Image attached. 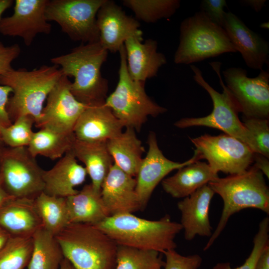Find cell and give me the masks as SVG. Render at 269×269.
I'll list each match as a JSON object with an SVG mask.
<instances>
[{
	"label": "cell",
	"instance_id": "6da1fadb",
	"mask_svg": "<svg viewBox=\"0 0 269 269\" xmlns=\"http://www.w3.org/2000/svg\"><path fill=\"white\" fill-rule=\"evenodd\" d=\"M108 51L99 41L82 44L68 53L50 59L62 74L74 78L71 91L81 103L88 106L104 103L108 91V80L101 72Z\"/></svg>",
	"mask_w": 269,
	"mask_h": 269
},
{
	"label": "cell",
	"instance_id": "7a4b0ae2",
	"mask_svg": "<svg viewBox=\"0 0 269 269\" xmlns=\"http://www.w3.org/2000/svg\"><path fill=\"white\" fill-rule=\"evenodd\" d=\"M118 245L164 254L175 249L176 235L182 230L180 223L166 215L158 220L137 217L133 213L110 216L95 225Z\"/></svg>",
	"mask_w": 269,
	"mask_h": 269
},
{
	"label": "cell",
	"instance_id": "3957f363",
	"mask_svg": "<svg viewBox=\"0 0 269 269\" xmlns=\"http://www.w3.org/2000/svg\"><path fill=\"white\" fill-rule=\"evenodd\" d=\"M223 201L221 216L204 250H208L226 227L230 217L246 208L269 214V189L263 173L254 165L243 173L218 177L208 184Z\"/></svg>",
	"mask_w": 269,
	"mask_h": 269
},
{
	"label": "cell",
	"instance_id": "277c9868",
	"mask_svg": "<svg viewBox=\"0 0 269 269\" xmlns=\"http://www.w3.org/2000/svg\"><path fill=\"white\" fill-rule=\"evenodd\" d=\"M62 75L58 66L44 65L30 71L12 68L0 75V85L12 90L7 105L12 122L23 115L30 116L37 121L49 93Z\"/></svg>",
	"mask_w": 269,
	"mask_h": 269
},
{
	"label": "cell",
	"instance_id": "5b68a950",
	"mask_svg": "<svg viewBox=\"0 0 269 269\" xmlns=\"http://www.w3.org/2000/svg\"><path fill=\"white\" fill-rule=\"evenodd\" d=\"M55 238L76 269H115L118 245L95 226L70 223Z\"/></svg>",
	"mask_w": 269,
	"mask_h": 269
},
{
	"label": "cell",
	"instance_id": "8992f818",
	"mask_svg": "<svg viewBox=\"0 0 269 269\" xmlns=\"http://www.w3.org/2000/svg\"><path fill=\"white\" fill-rule=\"evenodd\" d=\"M209 64L218 77L223 88L222 93L217 92L207 82L199 68L191 65L190 68L195 81L208 92L212 100V112L203 117L182 118L176 122L174 126L181 129L204 126L219 129L246 143L254 152L258 153L254 137L239 119V107L223 82L220 73L221 63L216 61Z\"/></svg>",
	"mask_w": 269,
	"mask_h": 269
},
{
	"label": "cell",
	"instance_id": "52a82bcc",
	"mask_svg": "<svg viewBox=\"0 0 269 269\" xmlns=\"http://www.w3.org/2000/svg\"><path fill=\"white\" fill-rule=\"evenodd\" d=\"M223 27L203 10L184 19L174 56L177 64H190L228 52H236Z\"/></svg>",
	"mask_w": 269,
	"mask_h": 269
},
{
	"label": "cell",
	"instance_id": "ba28073f",
	"mask_svg": "<svg viewBox=\"0 0 269 269\" xmlns=\"http://www.w3.org/2000/svg\"><path fill=\"white\" fill-rule=\"evenodd\" d=\"M119 79L114 91L107 96L105 104L124 128L139 132L148 117H156L167 111L146 93L144 83L132 79L129 75L124 45L119 50Z\"/></svg>",
	"mask_w": 269,
	"mask_h": 269
},
{
	"label": "cell",
	"instance_id": "9c48e42d",
	"mask_svg": "<svg viewBox=\"0 0 269 269\" xmlns=\"http://www.w3.org/2000/svg\"><path fill=\"white\" fill-rule=\"evenodd\" d=\"M43 172L27 146H5L0 153V173L3 185L14 198L34 199L42 192Z\"/></svg>",
	"mask_w": 269,
	"mask_h": 269
},
{
	"label": "cell",
	"instance_id": "30bf717a",
	"mask_svg": "<svg viewBox=\"0 0 269 269\" xmlns=\"http://www.w3.org/2000/svg\"><path fill=\"white\" fill-rule=\"evenodd\" d=\"M105 0H48L47 20L56 22L74 41L84 44L99 41L97 14Z\"/></svg>",
	"mask_w": 269,
	"mask_h": 269
},
{
	"label": "cell",
	"instance_id": "8fae6325",
	"mask_svg": "<svg viewBox=\"0 0 269 269\" xmlns=\"http://www.w3.org/2000/svg\"><path fill=\"white\" fill-rule=\"evenodd\" d=\"M195 145L199 159H205L217 173L230 175L247 170L254 162V152L244 142L226 134L218 135L205 134L190 138Z\"/></svg>",
	"mask_w": 269,
	"mask_h": 269
},
{
	"label": "cell",
	"instance_id": "7c38bea8",
	"mask_svg": "<svg viewBox=\"0 0 269 269\" xmlns=\"http://www.w3.org/2000/svg\"><path fill=\"white\" fill-rule=\"evenodd\" d=\"M226 85L244 117L269 118V72L262 69L249 77L246 69L230 67L223 71Z\"/></svg>",
	"mask_w": 269,
	"mask_h": 269
},
{
	"label": "cell",
	"instance_id": "4fadbf2b",
	"mask_svg": "<svg viewBox=\"0 0 269 269\" xmlns=\"http://www.w3.org/2000/svg\"><path fill=\"white\" fill-rule=\"evenodd\" d=\"M71 82L64 75L49 93L35 126L40 129L71 134L79 117L87 105L79 102L71 92Z\"/></svg>",
	"mask_w": 269,
	"mask_h": 269
},
{
	"label": "cell",
	"instance_id": "5bb4252c",
	"mask_svg": "<svg viewBox=\"0 0 269 269\" xmlns=\"http://www.w3.org/2000/svg\"><path fill=\"white\" fill-rule=\"evenodd\" d=\"M48 0H16L13 12L0 19V33L19 37L29 46L38 34H48L51 25L45 15Z\"/></svg>",
	"mask_w": 269,
	"mask_h": 269
},
{
	"label": "cell",
	"instance_id": "9a60e30c",
	"mask_svg": "<svg viewBox=\"0 0 269 269\" xmlns=\"http://www.w3.org/2000/svg\"><path fill=\"white\" fill-rule=\"evenodd\" d=\"M147 143L148 151L145 157L143 158L135 176L136 191L141 210L146 207L157 185L167 174L175 169L200 160L195 152L190 159L183 162L168 159L160 149L156 134L153 132L149 133Z\"/></svg>",
	"mask_w": 269,
	"mask_h": 269
},
{
	"label": "cell",
	"instance_id": "2e32d148",
	"mask_svg": "<svg viewBox=\"0 0 269 269\" xmlns=\"http://www.w3.org/2000/svg\"><path fill=\"white\" fill-rule=\"evenodd\" d=\"M96 19L99 42L108 51L119 52L129 37L142 36L138 20L127 15L113 0H105Z\"/></svg>",
	"mask_w": 269,
	"mask_h": 269
},
{
	"label": "cell",
	"instance_id": "e0dca14e",
	"mask_svg": "<svg viewBox=\"0 0 269 269\" xmlns=\"http://www.w3.org/2000/svg\"><path fill=\"white\" fill-rule=\"evenodd\" d=\"M134 177L125 172L114 163L104 180L101 195L110 214L133 213L141 210L136 191Z\"/></svg>",
	"mask_w": 269,
	"mask_h": 269
},
{
	"label": "cell",
	"instance_id": "ac0fdd59",
	"mask_svg": "<svg viewBox=\"0 0 269 269\" xmlns=\"http://www.w3.org/2000/svg\"><path fill=\"white\" fill-rule=\"evenodd\" d=\"M223 28L248 67L261 71L269 63L268 42L250 29L236 15L226 12Z\"/></svg>",
	"mask_w": 269,
	"mask_h": 269
},
{
	"label": "cell",
	"instance_id": "d6986e66",
	"mask_svg": "<svg viewBox=\"0 0 269 269\" xmlns=\"http://www.w3.org/2000/svg\"><path fill=\"white\" fill-rule=\"evenodd\" d=\"M105 102L87 106L73 130L76 139L106 142L123 132L124 126Z\"/></svg>",
	"mask_w": 269,
	"mask_h": 269
},
{
	"label": "cell",
	"instance_id": "ffe728a7",
	"mask_svg": "<svg viewBox=\"0 0 269 269\" xmlns=\"http://www.w3.org/2000/svg\"><path fill=\"white\" fill-rule=\"evenodd\" d=\"M214 194L206 184L178 202L177 207L181 215L180 224L184 230L185 240L191 241L197 235L209 237L212 235L209 210Z\"/></svg>",
	"mask_w": 269,
	"mask_h": 269
},
{
	"label": "cell",
	"instance_id": "44dd1931",
	"mask_svg": "<svg viewBox=\"0 0 269 269\" xmlns=\"http://www.w3.org/2000/svg\"><path fill=\"white\" fill-rule=\"evenodd\" d=\"M142 36H133L124 43L128 70L132 79L144 83L156 76L159 69L167 63L165 55L157 51V42Z\"/></svg>",
	"mask_w": 269,
	"mask_h": 269
},
{
	"label": "cell",
	"instance_id": "7402d4cb",
	"mask_svg": "<svg viewBox=\"0 0 269 269\" xmlns=\"http://www.w3.org/2000/svg\"><path fill=\"white\" fill-rule=\"evenodd\" d=\"M87 173L69 151L50 169L43 172V191L54 196L67 198L76 194L75 187L83 184Z\"/></svg>",
	"mask_w": 269,
	"mask_h": 269
},
{
	"label": "cell",
	"instance_id": "603a6c76",
	"mask_svg": "<svg viewBox=\"0 0 269 269\" xmlns=\"http://www.w3.org/2000/svg\"><path fill=\"white\" fill-rule=\"evenodd\" d=\"M34 199L13 198L0 209V227L11 236L32 237L42 228Z\"/></svg>",
	"mask_w": 269,
	"mask_h": 269
},
{
	"label": "cell",
	"instance_id": "cb8c5ba5",
	"mask_svg": "<svg viewBox=\"0 0 269 269\" xmlns=\"http://www.w3.org/2000/svg\"><path fill=\"white\" fill-rule=\"evenodd\" d=\"M218 177V173L208 163L197 161L164 178L161 185L164 191L172 197L184 198Z\"/></svg>",
	"mask_w": 269,
	"mask_h": 269
},
{
	"label": "cell",
	"instance_id": "d4e9b609",
	"mask_svg": "<svg viewBox=\"0 0 269 269\" xmlns=\"http://www.w3.org/2000/svg\"><path fill=\"white\" fill-rule=\"evenodd\" d=\"M70 151L84 164L91 184L100 191L102 184L114 164L106 142L82 141L74 136Z\"/></svg>",
	"mask_w": 269,
	"mask_h": 269
},
{
	"label": "cell",
	"instance_id": "484cf974",
	"mask_svg": "<svg viewBox=\"0 0 269 269\" xmlns=\"http://www.w3.org/2000/svg\"><path fill=\"white\" fill-rule=\"evenodd\" d=\"M66 199L70 223H85L95 225L110 214L104 203L101 192L91 183Z\"/></svg>",
	"mask_w": 269,
	"mask_h": 269
},
{
	"label": "cell",
	"instance_id": "4316f807",
	"mask_svg": "<svg viewBox=\"0 0 269 269\" xmlns=\"http://www.w3.org/2000/svg\"><path fill=\"white\" fill-rule=\"evenodd\" d=\"M114 163L127 174L135 177L145 149L135 131L126 128L120 134L106 141Z\"/></svg>",
	"mask_w": 269,
	"mask_h": 269
},
{
	"label": "cell",
	"instance_id": "83f0119b",
	"mask_svg": "<svg viewBox=\"0 0 269 269\" xmlns=\"http://www.w3.org/2000/svg\"><path fill=\"white\" fill-rule=\"evenodd\" d=\"M33 249L28 269H60L64 259L55 236L43 227L32 236Z\"/></svg>",
	"mask_w": 269,
	"mask_h": 269
},
{
	"label": "cell",
	"instance_id": "f1b7e54d",
	"mask_svg": "<svg viewBox=\"0 0 269 269\" xmlns=\"http://www.w3.org/2000/svg\"><path fill=\"white\" fill-rule=\"evenodd\" d=\"M74 138L73 134H68L40 129L34 133L27 147L34 157L40 155L54 160L60 159L70 151Z\"/></svg>",
	"mask_w": 269,
	"mask_h": 269
},
{
	"label": "cell",
	"instance_id": "f546056e",
	"mask_svg": "<svg viewBox=\"0 0 269 269\" xmlns=\"http://www.w3.org/2000/svg\"><path fill=\"white\" fill-rule=\"evenodd\" d=\"M34 200L42 227L51 234L55 236L69 224L66 198L42 192Z\"/></svg>",
	"mask_w": 269,
	"mask_h": 269
},
{
	"label": "cell",
	"instance_id": "4dcf8cb0",
	"mask_svg": "<svg viewBox=\"0 0 269 269\" xmlns=\"http://www.w3.org/2000/svg\"><path fill=\"white\" fill-rule=\"evenodd\" d=\"M122 3L133 11L137 19L146 23L170 17L180 6L179 0H124Z\"/></svg>",
	"mask_w": 269,
	"mask_h": 269
},
{
	"label": "cell",
	"instance_id": "1f68e13d",
	"mask_svg": "<svg viewBox=\"0 0 269 269\" xmlns=\"http://www.w3.org/2000/svg\"><path fill=\"white\" fill-rule=\"evenodd\" d=\"M153 250L118 245L115 269H161L164 262Z\"/></svg>",
	"mask_w": 269,
	"mask_h": 269
},
{
	"label": "cell",
	"instance_id": "d6a6232c",
	"mask_svg": "<svg viewBox=\"0 0 269 269\" xmlns=\"http://www.w3.org/2000/svg\"><path fill=\"white\" fill-rule=\"evenodd\" d=\"M32 249V237L11 236L0 249V269H24Z\"/></svg>",
	"mask_w": 269,
	"mask_h": 269
},
{
	"label": "cell",
	"instance_id": "836d02e7",
	"mask_svg": "<svg viewBox=\"0 0 269 269\" xmlns=\"http://www.w3.org/2000/svg\"><path fill=\"white\" fill-rule=\"evenodd\" d=\"M34 119L28 115L17 118L12 124L0 130V138L9 147L27 146L33 136Z\"/></svg>",
	"mask_w": 269,
	"mask_h": 269
},
{
	"label": "cell",
	"instance_id": "e575fe53",
	"mask_svg": "<svg viewBox=\"0 0 269 269\" xmlns=\"http://www.w3.org/2000/svg\"><path fill=\"white\" fill-rule=\"evenodd\" d=\"M269 219L264 218L260 223L259 230L256 234L252 252L245 263L241 266L232 268L229 263L217 264L213 269H254L256 263L261 252L269 243Z\"/></svg>",
	"mask_w": 269,
	"mask_h": 269
},
{
	"label": "cell",
	"instance_id": "d590c367",
	"mask_svg": "<svg viewBox=\"0 0 269 269\" xmlns=\"http://www.w3.org/2000/svg\"><path fill=\"white\" fill-rule=\"evenodd\" d=\"M245 127L254 137L258 153L269 157V119L243 117Z\"/></svg>",
	"mask_w": 269,
	"mask_h": 269
},
{
	"label": "cell",
	"instance_id": "8d00e7d4",
	"mask_svg": "<svg viewBox=\"0 0 269 269\" xmlns=\"http://www.w3.org/2000/svg\"><path fill=\"white\" fill-rule=\"evenodd\" d=\"M164 254V269H198L202 263V258L198 254L184 256L175 249L167 251Z\"/></svg>",
	"mask_w": 269,
	"mask_h": 269
},
{
	"label": "cell",
	"instance_id": "74e56055",
	"mask_svg": "<svg viewBox=\"0 0 269 269\" xmlns=\"http://www.w3.org/2000/svg\"><path fill=\"white\" fill-rule=\"evenodd\" d=\"M227 6L225 0H204L202 2V10L204 11L215 23L223 27Z\"/></svg>",
	"mask_w": 269,
	"mask_h": 269
},
{
	"label": "cell",
	"instance_id": "f35d334b",
	"mask_svg": "<svg viewBox=\"0 0 269 269\" xmlns=\"http://www.w3.org/2000/svg\"><path fill=\"white\" fill-rule=\"evenodd\" d=\"M20 52L18 44L5 46L0 41V75L12 68L11 63L19 56Z\"/></svg>",
	"mask_w": 269,
	"mask_h": 269
},
{
	"label": "cell",
	"instance_id": "ab89813d",
	"mask_svg": "<svg viewBox=\"0 0 269 269\" xmlns=\"http://www.w3.org/2000/svg\"><path fill=\"white\" fill-rule=\"evenodd\" d=\"M11 93L12 90L10 87L0 85V130L12 124L7 111L9 96Z\"/></svg>",
	"mask_w": 269,
	"mask_h": 269
},
{
	"label": "cell",
	"instance_id": "60d3db41",
	"mask_svg": "<svg viewBox=\"0 0 269 269\" xmlns=\"http://www.w3.org/2000/svg\"><path fill=\"white\" fill-rule=\"evenodd\" d=\"M254 165L259 169L264 175H265L268 178H269V158L257 152H254Z\"/></svg>",
	"mask_w": 269,
	"mask_h": 269
},
{
	"label": "cell",
	"instance_id": "b9f144b4",
	"mask_svg": "<svg viewBox=\"0 0 269 269\" xmlns=\"http://www.w3.org/2000/svg\"><path fill=\"white\" fill-rule=\"evenodd\" d=\"M254 269H269V244L265 246L261 252Z\"/></svg>",
	"mask_w": 269,
	"mask_h": 269
},
{
	"label": "cell",
	"instance_id": "7bdbcfd3",
	"mask_svg": "<svg viewBox=\"0 0 269 269\" xmlns=\"http://www.w3.org/2000/svg\"><path fill=\"white\" fill-rule=\"evenodd\" d=\"M5 189L0 173V209L10 199L13 198Z\"/></svg>",
	"mask_w": 269,
	"mask_h": 269
},
{
	"label": "cell",
	"instance_id": "ee69618b",
	"mask_svg": "<svg viewBox=\"0 0 269 269\" xmlns=\"http://www.w3.org/2000/svg\"><path fill=\"white\" fill-rule=\"evenodd\" d=\"M244 3L251 6L257 12L260 11L265 5V0H243Z\"/></svg>",
	"mask_w": 269,
	"mask_h": 269
},
{
	"label": "cell",
	"instance_id": "f6af8a7d",
	"mask_svg": "<svg viewBox=\"0 0 269 269\" xmlns=\"http://www.w3.org/2000/svg\"><path fill=\"white\" fill-rule=\"evenodd\" d=\"M12 0H0V19L2 14L13 4Z\"/></svg>",
	"mask_w": 269,
	"mask_h": 269
},
{
	"label": "cell",
	"instance_id": "bcb514c9",
	"mask_svg": "<svg viewBox=\"0 0 269 269\" xmlns=\"http://www.w3.org/2000/svg\"><path fill=\"white\" fill-rule=\"evenodd\" d=\"M11 235L0 227V249L6 243Z\"/></svg>",
	"mask_w": 269,
	"mask_h": 269
},
{
	"label": "cell",
	"instance_id": "7dc6e473",
	"mask_svg": "<svg viewBox=\"0 0 269 269\" xmlns=\"http://www.w3.org/2000/svg\"><path fill=\"white\" fill-rule=\"evenodd\" d=\"M60 269H76L72 264L65 258L63 259Z\"/></svg>",
	"mask_w": 269,
	"mask_h": 269
},
{
	"label": "cell",
	"instance_id": "c3c4849f",
	"mask_svg": "<svg viewBox=\"0 0 269 269\" xmlns=\"http://www.w3.org/2000/svg\"><path fill=\"white\" fill-rule=\"evenodd\" d=\"M5 145L2 141L1 139L0 138V153L3 150V149L5 147Z\"/></svg>",
	"mask_w": 269,
	"mask_h": 269
}]
</instances>
